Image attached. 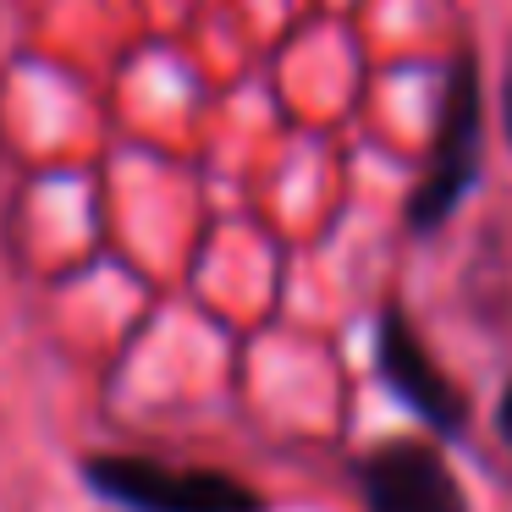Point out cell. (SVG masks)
I'll use <instances>...</instances> for the list:
<instances>
[{
    "label": "cell",
    "instance_id": "cell-1",
    "mask_svg": "<svg viewBox=\"0 0 512 512\" xmlns=\"http://www.w3.org/2000/svg\"><path fill=\"white\" fill-rule=\"evenodd\" d=\"M485 171V83H479L474 45H457L435 100V127L424 144V166L402 199V226L413 237H435L457 221L468 193Z\"/></svg>",
    "mask_w": 512,
    "mask_h": 512
},
{
    "label": "cell",
    "instance_id": "cell-2",
    "mask_svg": "<svg viewBox=\"0 0 512 512\" xmlns=\"http://www.w3.org/2000/svg\"><path fill=\"white\" fill-rule=\"evenodd\" d=\"M78 479L116 512H276L265 490L226 468H188L144 452H89Z\"/></svg>",
    "mask_w": 512,
    "mask_h": 512
},
{
    "label": "cell",
    "instance_id": "cell-3",
    "mask_svg": "<svg viewBox=\"0 0 512 512\" xmlns=\"http://www.w3.org/2000/svg\"><path fill=\"white\" fill-rule=\"evenodd\" d=\"M369 358H375V380L397 397V408H408L441 441H463L474 424V402L468 391L446 375V364L435 358V347L424 342L419 320L402 303H380L375 325H369Z\"/></svg>",
    "mask_w": 512,
    "mask_h": 512
},
{
    "label": "cell",
    "instance_id": "cell-4",
    "mask_svg": "<svg viewBox=\"0 0 512 512\" xmlns=\"http://www.w3.org/2000/svg\"><path fill=\"white\" fill-rule=\"evenodd\" d=\"M353 485L364 512H468L463 479L424 435H391L353 457Z\"/></svg>",
    "mask_w": 512,
    "mask_h": 512
},
{
    "label": "cell",
    "instance_id": "cell-5",
    "mask_svg": "<svg viewBox=\"0 0 512 512\" xmlns=\"http://www.w3.org/2000/svg\"><path fill=\"white\" fill-rule=\"evenodd\" d=\"M496 435H501V446L512 452V380L501 386V397H496Z\"/></svg>",
    "mask_w": 512,
    "mask_h": 512
},
{
    "label": "cell",
    "instance_id": "cell-6",
    "mask_svg": "<svg viewBox=\"0 0 512 512\" xmlns=\"http://www.w3.org/2000/svg\"><path fill=\"white\" fill-rule=\"evenodd\" d=\"M501 133L512 144V56H507V72H501Z\"/></svg>",
    "mask_w": 512,
    "mask_h": 512
}]
</instances>
